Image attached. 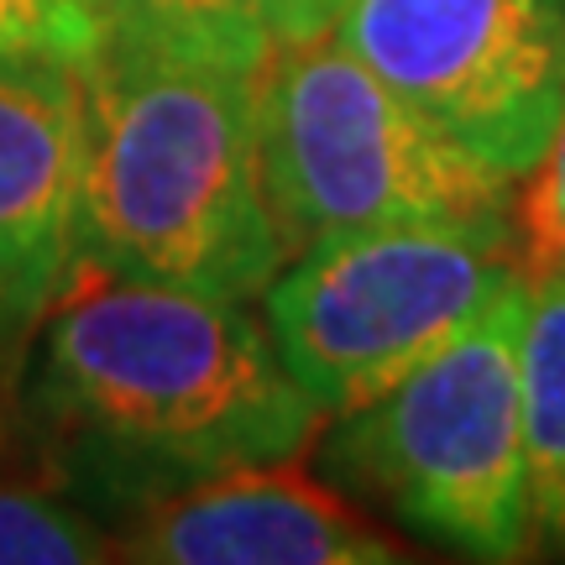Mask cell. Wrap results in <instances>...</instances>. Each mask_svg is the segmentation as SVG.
I'll use <instances>...</instances> for the list:
<instances>
[{
	"label": "cell",
	"instance_id": "1",
	"mask_svg": "<svg viewBox=\"0 0 565 565\" xmlns=\"http://www.w3.org/2000/svg\"><path fill=\"white\" fill-rule=\"evenodd\" d=\"M26 404L126 508L231 466L299 461L324 424L252 303L89 257L32 330Z\"/></svg>",
	"mask_w": 565,
	"mask_h": 565
},
{
	"label": "cell",
	"instance_id": "2",
	"mask_svg": "<svg viewBox=\"0 0 565 565\" xmlns=\"http://www.w3.org/2000/svg\"><path fill=\"white\" fill-rule=\"evenodd\" d=\"M257 63L100 42L84 68V257L221 299H263L282 242L257 158Z\"/></svg>",
	"mask_w": 565,
	"mask_h": 565
},
{
	"label": "cell",
	"instance_id": "3",
	"mask_svg": "<svg viewBox=\"0 0 565 565\" xmlns=\"http://www.w3.org/2000/svg\"><path fill=\"white\" fill-rule=\"evenodd\" d=\"M257 158L282 263L383 225L519 231V183L466 152L335 32L267 42Z\"/></svg>",
	"mask_w": 565,
	"mask_h": 565
},
{
	"label": "cell",
	"instance_id": "4",
	"mask_svg": "<svg viewBox=\"0 0 565 565\" xmlns=\"http://www.w3.org/2000/svg\"><path fill=\"white\" fill-rule=\"evenodd\" d=\"M524 278L372 404L324 419L320 471L466 561L529 555L519 330Z\"/></svg>",
	"mask_w": 565,
	"mask_h": 565
},
{
	"label": "cell",
	"instance_id": "5",
	"mask_svg": "<svg viewBox=\"0 0 565 565\" xmlns=\"http://www.w3.org/2000/svg\"><path fill=\"white\" fill-rule=\"evenodd\" d=\"M519 278L524 231L383 225L282 263L263 288V324L330 419L404 383Z\"/></svg>",
	"mask_w": 565,
	"mask_h": 565
},
{
	"label": "cell",
	"instance_id": "6",
	"mask_svg": "<svg viewBox=\"0 0 565 565\" xmlns=\"http://www.w3.org/2000/svg\"><path fill=\"white\" fill-rule=\"evenodd\" d=\"M330 32L519 189L565 121V0H351Z\"/></svg>",
	"mask_w": 565,
	"mask_h": 565
},
{
	"label": "cell",
	"instance_id": "7",
	"mask_svg": "<svg viewBox=\"0 0 565 565\" xmlns=\"http://www.w3.org/2000/svg\"><path fill=\"white\" fill-rule=\"evenodd\" d=\"M116 555L152 565H383L404 545L335 482L263 461L137 503Z\"/></svg>",
	"mask_w": 565,
	"mask_h": 565
},
{
	"label": "cell",
	"instance_id": "8",
	"mask_svg": "<svg viewBox=\"0 0 565 565\" xmlns=\"http://www.w3.org/2000/svg\"><path fill=\"white\" fill-rule=\"evenodd\" d=\"M84 74L0 58V351L32 341L84 257Z\"/></svg>",
	"mask_w": 565,
	"mask_h": 565
},
{
	"label": "cell",
	"instance_id": "9",
	"mask_svg": "<svg viewBox=\"0 0 565 565\" xmlns=\"http://www.w3.org/2000/svg\"><path fill=\"white\" fill-rule=\"evenodd\" d=\"M524 492L529 555H565V263L524 252Z\"/></svg>",
	"mask_w": 565,
	"mask_h": 565
},
{
	"label": "cell",
	"instance_id": "10",
	"mask_svg": "<svg viewBox=\"0 0 565 565\" xmlns=\"http://www.w3.org/2000/svg\"><path fill=\"white\" fill-rule=\"evenodd\" d=\"M100 42H168L231 58H263L267 38L242 0H84Z\"/></svg>",
	"mask_w": 565,
	"mask_h": 565
},
{
	"label": "cell",
	"instance_id": "11",
	"mask_svg": "<svg viewBox=\"0 0 565 565\" xmlns=\"http://www.w3.org/2000/svg\"><path fill=\"white\" fill-rule=\"evenodd\" d=\"M110 555L116 534L79 503L42 487H0V565H84Z\"/></svg>",
	"mask_w": 565,
	"mask_h": 565
},
{
	"label": "cell",
	"instance_id": "12",
	"mask_svg": "<svg viewBox=\"0 0 565 565\" xmlns=\"http://www.w3.org/2000/svg\"><path fill=\"white\" fill-rule=\"evenodd\" d=\"M100 53V21L84 0H0V58L58 63L84 74Z\"/></svg>",
	"mask_w": 565,
	"mask_h": 565
},
{
	"label": "cell",
	"instance_id": "13",
	"mask_svg": "<svg viewBox=\"0 0 565 565\" xmlns=\"http://www.w3.org/2000/svg\"><path fill=\"white\" fill-rule=\"evenodd\" d=\"M524 252L565 263V121L545 147L540 168L524 179Z\"/></svg>",
	"mask_w": 565,
	"mask_h": 565
},
{
	"label": "cell",
	"instance_id": "14",
	"mask_svg": "<svg viewBox=\"0 0 565 565\" xmlns=\"http://www.w3.org/2000/svg\"><path fill=\"white\" fill-rule=\"evenodd\" d=\"M252 21L263 26L267 42H288V38H315L330 32L351 0H242Z\"/></svg>",
	"mask_w": 565,
	"mask_h": 565
}]
</instances>
